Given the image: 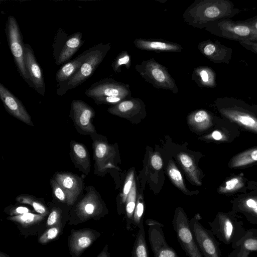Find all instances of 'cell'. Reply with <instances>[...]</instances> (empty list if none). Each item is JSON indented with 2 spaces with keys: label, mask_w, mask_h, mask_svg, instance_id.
<instances>
[{
  "label": "cell",
  "mask_w": 257,
  "mask_h": 257,
  "mask_svg": "<svg viewBox=\"0 0 257 257\" xmlns=\"http://www.w3.org/2000/svg\"><path fill=\"white\" fill-rule=\"evenodd\" d=\"M239 13L227 0H196L183 14L184 21L194 28H204L209 23L229 19Z\"/></svg>",
  "instance_id": "obj_1"
},
{
  "label": "cell",
  "mask_w": 257,
  "mask_h": 257,
  "mask_svg": "<svg viewBox=\"0 0 257 257\" xmlns=\"http://www.w3.org/2000/svg\"><path fill=\"white\" fill-rule=\"evenodd\" d=\"M85 94L97 104L114 105L132 97L128 84L110 78H105L95 82L85 90Z\"/></svg>",
  "instance_id": "obj_2"
},
{
  "label": "cell",
  "mask_w": 257,
  "mask_h": 257,
  "mask_svg": "<svg viewBox=\"0 0 257 257\" xmlns=\"http://www.w3.org/2000/svg\"><path fill=\"white\" fill-rule=\"evenodd\" d=\"M208 224L213 235L223 244L231 245L234 249L246 231L243 222L231 212H219Z\"/></svg>",
  "instance_id": "obj_3"
},
{
  "label": "cell",
  "mask_w": 257,
  "mask_h": 257,
  "mask_svg": "<svg viewBox=\"0 0 257 257\" xmlns=\"http://www.w3.org/2000/svg\"><path fill=\"white\" fill-rule=\"evenodd\" d=\"M135 69L144 80L158 89H165L177 94L178 88L168 68L154 58L144 60L135 66Z\"/></svg>",
  "instance_id": "obj_4"
},
{
  "label": "cell",
  "mask_w": 257,
  "mask_h": 257,
  "mask_svg": "<svg viewBox=\"0 0 257 257\" xmlns=\"http://www.w3.org/2000/svg\"><path fill=\"white\" fill-rule=\"evenodd\" d=\"M204 28L212 34L230 40L257 42V36L245 20L221 19L209 23Z\"/></svg>",
  "instance_id": "obj_5"
},
{
  "label": "cell",
  "mask_w": 257,
  "mask_h": 257,
  "mask_svg": "<svg viewBox=\"0 0 257 257\" xmlns=\"http://www.w3.org/2000/svg\"><path fill=\"white\" fill-rule=\"evenodd\" d=\"M111 48L110 43H99L88 49L86 56L79 69L69 81L63 89L60 95H63L69 89L81 85L94 73Z\"/></svg>",
  "instance_id": "obj_6"
},
{
  "label": "cell",
  "mask_w": 257,
  "mask_h": 257,
  "mask_svg": "<svg viewBox=\"0 0 257 257\" xmlns=\"http://www.w3.org/2000/svg\"><path fill=\"white\" fill-rule=\"evenodd\" d=\"M5 31L8 45L17 70L24 80L34 88L25 65L24 43L22 34L18 22L14 16H10L8 17Z\"/></svg>",
  "instance_id": "obj_7"
},
{
  "label": "cell",
  "mask_w": 257,
  "mask_h": 257,
  "mask_svg": "<svg viewBox=\"0 0 257 257\" xmlns=\"http://www.w3.org/2000/svg\"><path fill=\"white\" fill-rule=\"evenodd\" d=\"M85 194L77 202L71 213L80 221L96 219L106 213L107 209L99 193L93 186L85 188Z\"/></svg>",
  "instance_id": "obj_8"
},
{
  "label": "cell",
  "mask_w": 257,
  "mask_h": 257,
  "mask_svg": "<svg viewBox=\"0 0 257 257\" xmlns=\"http://www.w3.org/2000/svg\"><path fill=\"white\" fill-rule=\"evenodd\" d=\"M172 225L178 241L186 255L203 257L191 230L188 218L182 208L176 209Z\"/></svg>",
  "instance_id": "obj_9"
},
{
  "label": "cell",
  "mask_w": 257,
  "mask_h": 257,
  "mask_svg": "<svg viewBox=\"0 0 257 257\" xmlns=\"http://www.w3.org/2000/svg\"><path fill=\"white\" fill-rule=\"evenodd\" d=\"M189 225L203 257H221L218 243L210 230L205 228L195 217L189 221Z\"/></svg>",
  "instance_id": "obj_10"
},
{
  "label": "cell",
  "mask_w": 257,
  "mask_h": 257,
  "mask_svg": "<svg viewBox=\"0 0 257 257\" xmlns=\"http://www.w3.org/2000/svg\"><path fill=\"white\" fill-rule=\"evenodd\" d=\"M94 116V110L85 102L79 99L72 101L70 117L79 134L91 136L97 133L92 123Z\"/></svg>",
  "instance_id": "obj_11"
},
{
  "label": "cell",
  "mask_w": 257,
  "mask_h": 257,
  "mask_svg": "<svg viewBox=\"0 0 257 257\" xmlns=\"http://www.w3.org/2000/svg\"><path fill=\"white\" fill-rule=\"evenodd\" d=\"M92 140L94 174L102 176L107 169L113 167L112 161L115 155L113 147L104 140L102 136L96 134L90 136Z\"/></svg>",
  "instance_id": "obj_12"
},
{
  "label": "cell",
  "mask_w": 257,
  "mask_h": 257,
  "mask_svg": "<svg viewBox=\"0 0 257 257\" xmlns=\"http://www.w3.org/2000/svg\"><path fill=\"white\" fill-rule=\"evenodd\" d=\"M148 226V239L154 257H179L167 243L161 223L152 219L146 221Z\"/></svg>",
  "instance_id": "obj_13"
},
{
  "label": "cell",
  "mask_w": 257,
  "mask_h": 257,
  "mask_svg": "<svg viewBox=\"0 0 257 257\" xmlns=\"http://www.w3.org/2000/svg\"><path fill=\"white\" fill-rule=\"evenodd\" d=\"M52 177L64 190L67 197L68 206H73L83 190L84 177L68 172H58Z\"/></svg>",
  "instance_id": "obj_14"
},
{
  "label": "cell",
  "mask_w": 257,
  "mask_h": 257,
  "mask_svg": "<svg viewBox=\"0 0 257 257\" xmlns=\"http://www.w3.org/2000/svg\"><path fill=\"white\" fill-rule=\"evenodd\" d=\"M0 98L9 113L29 125L34 126L30 114L21 101L1 83Z\"/></svg>",
  "instance_id": "obj_15"
},
{
  "label": "cell",
  "mask_w": 257,
  "mask_h": 257,
  "mask_svg": "<svg viewBox=\"0 0 257 257\" xmlns=\"http://www.w3.org/2000/svg\"><path fill=\"white\" fill-rule=\"evenodd\" d=\"M219 111L228 119L257 134V117L247 110L233 104L221 107Z\"/></svg>",
  "instance_id": "obj_16"
},
{
  "label": "cell",
  "mask_w": 257,
  "mask_h": 257,
  "mask_svg": "<svg viewBox=\"0 0 257 257\" xmlns=\"http://www.w3.org/2000/svg\"><path fill=\"white\" fill-rule=\"evenodd\" d=\"M198 49L210 61L215 63L228 64L232 54V50L217 41L207 40L200 42Z\"/></svg>",
  "instance_id": "obj_17"
},
{
  "label": "cell",
  "mask_w": 257,
  "mask_h": 257,
  "mask_svg": "<svg viewBox=\"0 0 257 257\" xmlns=\"http://www.w3.org/2000/svg\"><path fill=\"white\" fill-rule=\"evenodd\" d=\"M24 52L25 65L34 88L40 94L44 96L45 83L42 70L29 44H24Z\"/></svg>",
  "instance_id": "obj_18"
},
{
  "label": "cell",
  "mask_w": 257,
  "mask_h": 257,
  "mask_svg": "<svg viewBox=\"0 0 257 257\" xmlns=\"http://www.w3.org/2000/svg\"><path fill=\"white\" fill-rule=\"evenodd\" d=\"M100 233L90 229L72 230L69 240V246L73 256L79 257L90 246Z\"/></svg>",
  "instance_id": "obj_19"
},
{
  "label": "cell",
  "mask_w": 257,
  "mask_h": 257,
  "mask_svg": "<svg viewBox=\"0 0 257 257\" xmlns=\"http://www.w3.org/2000/svg\"><path fill=\"white\" fill-rule=\"evenodd\" d=\"M88 52V49L78 55L75 59L63 65L57 72L55 79L59 83L57 94L60 95L61 92L69 81L79 69Z\"/></svg>",
  "instance_id": "obj_20"
},
{
  "label": "cell",
  "mask_w": 257,
  "mask_h": 257,
  "mask_svg": "<svg viewBox=\"0 0 257 257\" xmlns=\"http://www.w3.org/2000/svg\"><path fill=\"white\" fill-rule=\"evenodd\" d=\"M135 46L139 49L156 52H180L182 47L179 44L163 39H136Z\"/></svg>",
  "instance_id": "obj_21"
},
{
  "label": "cell",
  "mask_w": 257,
  "mask_h": 257,
  "mask_svg": "<svg viewBox=\"0 0 257 257\" xmlns=\"http://www.w3.org/2000/svg\"><path fill=\"white\" fill-rule=\"evenodd\" d=\"M112 114L123 117H132L145 112V104L139 98L132 97L124 99L108 108Z\"/></svg>",
  "instance_id": "obj_22"
},
{
  "label": "cell",
  "mask_w": 257,
  "mask_h": 257,
  "mask_svg": "<svg viewBox=\"0 0 257 257\" xmlns=\"http://www.w3.org/2000/svg\"><path fill=\"white\" fill-rule=\"evenodd\" d=\"M70 156L75 168L85 176L89 174L91 162L90 155L86 146L81 143L72 140L70 144Z\"/></svg>",
  "instance_id": "obj_23"
},
{
  "label": "cell",
  "mask_w": 257,
  "mask_h": 257,
  "mask_svg": "<svg viewBox=\"0 0 257 257\" xmlns=\"http://www.w3.org/2000/svg\"><path fill=\"white\" fill-rule=\"evenodd\" d=\"M84 42L81 32H75L68 36L56 61V65H61L70 60Z\"/></svg>",
  "instance_id": "obj_24"
},
{
  "label": "cell",
  "mask_w": 257,
  "mask_h": 257,
  "mask_svg": "<svg viewBox=\"0 0 257 257\" xmlns=\"http://www.w3.org/2000/svg\"><path fill=\"white\" fill-rule=\"evenodd\" d=\"M233 210L242 213L249 222L257 225V196L240 199L235 203Z\"/></svg>",
  "instance_id": "obj_25"
},
{
  "label": "cell",
  "mask_w": 257,
  "mask_h": 257,
  "mask_svg": "<svg viewBox=\"0 0 257 257\" xmlns=\"http://www.w3.org/2000/svg\"><path fill=\"white\" fill-rule=\"evenodd\" d=\"M234 250L236 257H249L251 252H257V229L246 230L245 234L238 241Z\"/></svg>",
  "instance_id": "obj_26"
},
{
  "label": "cell",
  "mask_w": 257,
  "mask_h": 257,
  "mask_svg": "<svg viewBox=\"0 0 257 257\" xmlns=\"http://www.w3.org/2000/svg\"><path fill=\"white\" fill-rule=\"evenodd\" d=\"M191 80L202 88H214L216 86V73L210 67L199 66L194 68Z\"/></svg>",
  "instance_id": "obj_27"
},
{
  "label": "cell",
  "mask_w": 257,
  "mask_h": 257,
  "mask_svg": "<svg viewBox=\"0 0 257 257\" xmlns=\"http://www.w3.org/2000/svg\"><path fill=\"white\" fill-rule=\"evenodd\" d=\"M257 162V146L251 148L234 156L228 166L231 168H240Z\"/></svg>",
  "instance_id": "obj_28"
},
{
  "label": "cell",
  "mask_w": 257,
  "mask_h": 257,
  "mask_svg": "<svg viewBox=\"0 0 257 257\" xmlns=\"http://www.w3.org/2000/svg\"><path fill=\"white\" fill-rule=\"evenodd\" d=\"M189 123L199 131H204L210 127L212 124V117L209 113L203 109L198 110L189 116Z\"/></svg>",
  "instance_id": "obj_29"
},
{
  "label": "cell",
  "mask_w": 257,
  "mask_h": 257,
  "mask_svg": "<svg viewBox=\"0 0 257 257\" xmlns=\"http://www.w3.org/2000/svg\"><path fill=\"white\" fill-rule=\"evenodd\" d=\"M138 227L139 229L134 243L131 257H149L143 221Z\"/></svg>",
  "instance_id": "obj_30"
},
{
  "label": "cell",
  "mask_w": 257,
  "mask_h": 257,
  "mask_svg": "<svg viewBox=\"0 0 257 257\" xmlns=\"http://www.w3.org/2000/svg\"><path fill=\"white\" fill-rule=\"evenodd\" d=\"M180 162L190 179L197 185H201L199 179V172L196 167L193 159L187 154L181 153L178 155Z\"/></svg>",
  "instance_id": "obj_31"
},
{
  "label": "cell",
  "mask_w": 257,
  "mask_h": 257,
  "mask_svg": "<svg viewBox=\"0 0 257 257\" xmlns=\"http://www.w3.org/2000/svg\"><path fill=\"white\" fill-rule=\"evenodd\" d=\"M16 200L21 204L30 205L38 214L47 215L49 213L44 202L33 195L21 194L16 197Z\"/></svg>",
  "instance_id": "obj_32"
},
{
  "label": "cell",
  "mask_w": 257,
  "mask_h": 257,
  "mask_svg": "<svg viewBox=\"0 0 257 257\" xmlns=\"http://www.w3.org/2000/svg\"><path fill=\"white\" fill-rule=\"evenodd\" d=\"M135 182H134L132 188L127 195L126 200V228L131 229L133 224V218L136 206V189Z\"/></svg>",
  "instance_id": "obj_33"
},
{
  "label": "cell",
  "mask_w": 257,
  "mask_h": 257,
  "mask_svg": "<svg viewBox=\"0 0 257 257\" xmlns=\"http://www.w3.org/2000/svg\"><path fill=\"white\" fill-rule=\"evenodd\" d=\"M46 216L29 212L18 215L10 216L7 219L10 221L17 222L24 227H29L42 221Z\"/></svg>",
  "instance_id": "obj_34"
},
{
  "label": "cell",
  "mask_w": 257,
  "mask_h": 257,
  "mask_svg": "<svg viewBox=\"0 0 257 257\" xmlns=\"http://www.w3.org/2000/svg\"><path fill=\"white\" fill-rule=\"evenodd\" d=\"M244 181L241 176H234L225 181L218 189L217 192L221 194L233 193L242 188Z\"/></svg>",
  "instance_id": "obj_35"
},
{
  "label": "cell",
  "mask_w": 257,
  "mask_h": 257,
  "mask_svg": "<svg viewBox=\"0 0 257 257\" xmlns=\"http://www.w3.org/2000/svg\"><path fill=\"white\" fill-rule=\"evenodd\" d=\"M131 66V57L127 51H121L113 60L111 67L115 73L121 72V68L124 66L129 69Z\"/></svg>",
  "instance_id": "obj_36"
},
{
  "label": "cell",
  "mask_w": 257,
  "mask_h": 257,
  "mask_svg": "<svg viewBox=\"0 0 257 257\" xmlns=\"http://www.w3.org/2000/svg\"><path fill=\"white\" fill-rule=\"evenodd\" d=\"M53 200L68 206L67 195L61 186L52 177L50 180Z\"/></svg>",
  "instance_id": "obj_37"
},
{
  "label": "cell",
  "mask_w": 257,
  "mask_h": 257,
  "mask_svg": "<svg viewBox=\"0 0 257 257\" xmlns=\"http://www.w3.org/2000/svg\"><path fill=\"white\" fill-rule=\"evenodd\" d=\"M167 171L168 175L173 183L182 191L186 192L187 190L184 185L182 175L172 161L169 163Z\"/></svg>",
  "instance_id": "obj_38"
},
{
  "label": "cell",
  "mask_w": 257,
  "mask_h": 257,
  "mask_svg": "<svg viewBox=\"0 0 257 257\" xmlns=\"http://www.w3.org/2000/svg\"><path fill=\"white\" fill-rule=\"evenodd\" d=\"M49 211L48 217L46 222V225L51 227L61 224L63 210L61 207L56 205L54 202Z\"/></svg>",
  "instance_id": "obj_39"
},
{
  "label": "cell",
  "mask_w": 257,
  "mask_h": 257,
  "mask_svg": "<svg viewBox=\"0 0 257 257\" xmlns=\"http://www.w3.org/2000/svg\"><path fill=\"white\" fill-rule=\"evenodd\" d=\"M68 37V36L63 29L60 28L58 29L53 44V56L56 61Z\"/></svg>",
  "instance_id": "obj_40"
},
{
  "label": "cell",
  "mask_w": 257,
  "mask_h": 257,
  "mask_svg": "<svg viewBox=\"0 0 257 257\" xmlns=\"http://www.w3.org/2000/svg\"><path fill=\"white\" fill-rule=\"evenodd\" d=\"M59 224L57 226L49 227L39 238L38 241L40 243L45 244L56 238L60 234L61 226Z\"/></svg>",
  "instance_id": "obj_41"
},
{
  "label": "cell",
  "mask_w": 257,
  "mask_h": 257,
  "mask_svg": "<svg viewBox=\"0 0 257 257\" xmlns=\"http://www.w3.org/2000/svg\"><path fill=\"white\" fill-rule=\"evenodd\" d=\"M144 204L141 198H138L134 211L133 218V228L138 227L141 222L143 221Z\"/></svg>",
  "instance_id": "obj_42"
},
{
  "label": "cell",
  "mask_w": 257,
  "mask_h": 257,
  "mask_svg": "<svg viewBox=\"0 0 257 257\" xmlns=\"http://www.w3.org/2000/svg\"><path fill=\"white\" fill-rule=\"evenodd\" d=\"M134 172L132 171L130 172L126 179L124 187L123 189V193L121 198V201L122 203L125 202L127 195L132 188V187L134 183Z\"/></svg>",
  "instance_id": "obj_43"
},
{
  "label": "cell",
  "mask_w": 257,
  "mask_h": 257,
  "mask_svg": "<svg viewBox=\"0 0 257 257\" xmlns=\"http://www.w3.org/2000/svg\"><path fill=\"white\" fill-rule=\"evenodd\" d=\"M30 208L26 206H12L9 209L11 216L18 215L30 212Z\"/></svg>",
  "instance_id": "obj_44"
},
{
  "label": "cell",
  "mask_w": 257,
  "mask_h": 257,
  "mask_svg": "<svg viewBox=\"0 0 257 257\" xmlns=\"http://www.w3.org/2000/svg\"><path fill=\"white\" fill-rule=\"evenodd\" d=\"M239 44L245 49L257 54V42L251 41H239Z\"/></svg>",
  "instance_id": "obj_45"
},
{
  "label": "cell",
  "mask_w": 257,
  "mask_h": 257,
  "mask_svg": "<svg viewBox=\"0 0 257 257\" xmlns=\"http://www.w3.org/2000/svg\"><path fill=\"white\" fill-rule=\"evenodd\" d=\"M152 167L156 170H160L163 166V161L161 157L157 154L154 155L151 160Z\"/></svg>",
  "instance_id": "obj_46"
},
{
  "label": "cell",
  "mask_w": 257,
  "mask_h": 257,
  "mask_svg": "<svg viewBox=\"0 0 257 257\" xmlns=\"http://www.w3.org/2000/svg\"><path fill=\"white\" fill-rule=\"evenodd\" d=\"M245 21L251 27L257 36V16L250 19L245 20Z\"/></svg>",
  "instance_id": "obj_47"
},
{
  "label": "cell",
  "mask_w": 257,
  "mask_h": 257,
  "mask_svg": "<svg viewBox=\"0 0 257 257\" xmlns=\"http://www.w3.org/2000/svg\"><path fill=\"white\" fill-rule=\"evenodd\" d=\"M212 138L216 141H221L224 140L225 138L223 134L221 132L218 131H214L211 134Z\"/></svg>",
  "instance_id": "obj_48"
},
{
  "label": "cell",
  "mask_w": 257,
  "mask_h": 257,
  "mask_svg": "<svg viewBox=\"0 0 257 257\" xmlns=\"http://www.w3.org/2000/svg\"><path fill=\"white\" fill-rule=\"evenodd\" d=\"M96 257H110L108 245L106 244Z\"/></svg>",
  "instance_id": "obj_49"
},
{
  "label": "cell",
  "mask_w": 257,
  "mask_h": 257,
  "mask_svg": "<svg viewBox=\"0 0 257 257\" xmlns=\"http://www.w3.org/2000/svg\"><path fill=\"white\" fill-rule=\"evenodd\" d=\"M226 257H236V254L235 251L234 250H233L229 255L228 256Z\"/></svg>",
  "instance_id": "obj_50"
},
{
  "label": "cell",
  "mask_w": 257,
  "mask_h": 257,
  "mask_svg": "<svg viewBox=\"0 0 257 257\" xmlns=\"http://www.w3.org/2000/svg\"><path fill=\"white\" fill-rule=\"evenodd\" d=\"M0 257H10L9 255L2 251L0 252Z\"/></svg>",
  "instance_id": "obj_51"
}]
</instances>
